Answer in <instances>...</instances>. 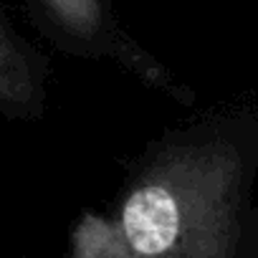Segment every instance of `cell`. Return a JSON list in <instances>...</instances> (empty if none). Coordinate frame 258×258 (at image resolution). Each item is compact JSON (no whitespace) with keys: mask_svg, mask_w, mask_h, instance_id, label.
Masks as SVG:
<instances>
[{"mask_svg":"<svg viewBox=\"0 0 258 258\" xmlns=\"http://www.w3.org/2000/svg\"><path fill=\"white\" fill-rule=\"evenodd\" d=\"M41 101V86L23 51L13 43L0 23V106L13 111H33Z\"/></svg>","mask_w":258,"mask_h":258,"instance_id":"7a4b0ae2","label":"cell"},{"mask_svg":"<svg viewBox=\"0 0 258 258\" xmlns=\"http://www.w3.org/2000/svg\"><path fill=\"white\" fill-rule=\"evenodd\" d=\"M56 21L76 38L99 41L106 36V13L101 0H43Z\"/></svg>","mask_w":258,"mask_h":258,"instance_id":"3957f363","label":"cell"},{"mask_svg":"<svg viewBox=\"0 0 258 258\" xmlns=\"http://www.w3.org/2000/svg\"><path fill=\"white\" fill-rule=\"evenodd\" d=\"M243 167L225 142L167 152L109 220L76 233L81 258H233Z\"/></svg>","mask_w":258,"mask_h":258,"instance_id":"6da1fadb","label":"cell"}]
</instances>
